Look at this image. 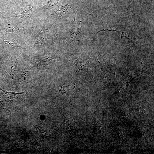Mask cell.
<instances>
[{
	"label": "cell",
	"mask_w": 154,
	"mask_h": 154,
	"mask_svg": "<svg viewBox=\"0 0 154 154\" xmlns=\"http://www.w3.org/2000/svg\"><path fill=\"white\" fill-rule=\"evenodd\" d=\"M98 62L99 61L98 60ZM101 70L99 74L100 79L105 86L111 85L116 82L115 72L116 68L107 64L99 62Z\"/></svg>",
	"instance_id": "cell-1"
},
{
	"label": "cell",
	"mask_w": 154,
	"mask_h": 154,
	"mask_svg": "<svg viewBox=\"0 0 154 154\" xmlns=\"http://www.w3.org/2000/svg\"><path fill=\"white\" fill-rule=\"evenodd\" d=\"M33 13V8L28 4H21L17 12L12 17H18L23 19L25 21H31Z\"/></svg>",
	"instance_id": "cell-2"
},
{
	"label": "cell",
	"mask_w": 154,
	"mask_h": 154,
	"mask_svg": "<svg viewBox=\"0 0 154 154\" xmlns=\"http://www.w3.org/2000/svg\"><path fill=\"white\" fill-rule=\"evenodd\" d=\"M0 42L6 46L10 48H19L23 49L18 43L12 39L0 38Z\"/></svg>",
	"instance_id": "cell-3"
},
{
	"label": "cell",
	"mask_w": 154,
	"mask_h": 154,
	"mask_svg": "<svg viewBox=\"0 0 154 154\" xmlns=\"http://www.w3.org/2000/svg\"><path fill=\"white\" fill-rule=\"evenodd\" d=\"M69 38L72 41H77L80 37V32L77 27L74 26L72 27L69 32Z\"/></svg>",
	"instance_id": "cell-4"
},
{
	"label": "cell",
	"mask_w": 154,
	"mask_h": 154,
	"mask_svg": "<svg viewBox=\"0 0 154 154\" xmlns=\"http://www.w3.org/2000/svg\"><path fill=\"white\" fill-rule=\"evenodd\" d=\"M73 62L74 66L79 70H85L88 66V63L84 60L77 59L71 61Z\"/></svg>",
	"instance_id": "cell-5"
},
{
	"label": "cell",
	"mask_w": 154,
	"mask_h": 154,
	"mask_svg": "<svg viewBox=\"0 0 154 154\" xmlns=\"http://www.w3.org/2000/svg\"><path fill=\"white\" fill-rule=\"evenodd\" d=\"M75 88L74 84L67 83L62 84L60 87L59 92L61 93H68L72 91Z\"/></svg>",
	"instance_id": "cell-6"
},
{
	"label": "cell",
	"mask_w": 154,
	"mask_h": 154,
	"mask_svg": "<svg viewBox=\"0 0 154 154\" xmlns=\"http://www.w3.org/2000/svg\"><path fill=\"white\" fill-rule=\"evenodd\" d=\"M70 6L64 5L56 9L54 12L53 14L56 15L60 16L67 13L70 9Z\"/></svg>",
	"instance_id": "cell-7"
},
{
	"label": "cell",
	"mask_w": 154,
	"mask_h": 154,
	"mask_svg": "<svg viewBox=\"0 0 154 154\" xmlns=\"http://www.w3.org/2000/svg\"><path fill=\"white\" fill-rule=\"evenodd\" d=\"M117 31L120 34L121 36V39L123 38V37H125L129 39L131 41H132L133 40H135V38L133 36H130L127 34L125 32H124L123 31H120L119 30L117 29H102L99 31L96 34H97L99 32L101 31Z\"/></svg>",
	"instance_id": "cell-8"
},
{
	"label": "cell",
	"mask_w": 154,
	"mask_h": 154,
	"mask_svg": "<svg viewBox=\"0 0 154 154\" xmlns=\"http://www.w3.org/2000/svg\"><path fill=\"white\" fill-rule=\"evenodd\" d=\"M54 61L53 59L51 57L48 56H45L42 58L41 61V64L42 65H46Z\"/></svg>",
	"instance_id": "cell-9"
},
{
	"label": "cell",
	"mask_w": 154,
	"mask_h": 154,
	"mask_svg": "<svg viewBox=\"0 0 154 154\" xmlns=\"http://www.w3.org/2000/svg\"><path fill=\"white\" fill-rule=\"evenodd\" d=\"M44 35L41 34L37 35L34 38V41L35 44H39L42 43L45 40Z\"/></svg>",
	"instance_id": "cell-10"
},
{
	"label": "cell",
	"mask_w": 154,
	"mask_h": 154,
	"mask_svg": "<svg viewBox=\"0 0 154 154\" xmlns=\"http://www.w3.org/2000/svg\"><path fill=\"white\" fill-rule=\"evenodd\" d=\"M58 1V0H48L45 5L44 7L49 8L54 7L57 5Z\"/></svg>",
	"instance_id": "cell-11"
},
{
	"label": "cell",
	"mask_w": 154,
	"mask_h": 154,
	"mask_svg": "<svg viewBox=\"0 0 154 154\" xmlns=\"http://www.w3.org/2000/svg\"><path fill=\"white\" fill-rule=\"evenodd\" d=\"M29 74V70L27 69L24 70L21 73V75L20 78H19L21 82L24 81L28 76Z\"/></svg>",
	"instance_id": "cell-12"
},
{
	"label": "cell",
	"mask_w": 154,
	"mask_h": 154,
	"mask_svg": "<svg viewBox=\"0 0 154 154\" xmlns=\"http://www.w3.org/2000/svg\"><path fill=\"white\" fill-rule=\"evenodd\" d=\"M2 14V9L1 6L0 5V15Z\"/></svg>",
	"instance_id": "cell-13"
}]
</instances>
